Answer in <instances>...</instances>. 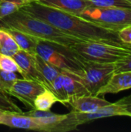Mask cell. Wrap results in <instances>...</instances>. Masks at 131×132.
Here are the masks:
<instances>
[{
  "label": "cell",
  "mask_w": 131,
  "mask_h": 132,
  "mask_svg": "<svg viewBox=\"0 0 131 132\" xmlns=\"http://www.w3.org/2000/svg\"><path fill=\"white\" fill-rule=\"evenodd\" d=\"M4 111H5V110H3V109L0 108V114H2V112Z\"/></svg>",
  "instance_id": "f1b7e54d"
},
{
  "label": "cell",
  "mask_w": 131,
  "mask_h": 132,
  "mask_svg": "<svg viewBox=\"0 0 131 132\" xmlns=\"http://www.w3.org/2000/svg\"><path fill=\"white\" fill-rule=\"evenodd\" d=\"M56 103H60V101L50 89L46 88L36 97L34 101V109L50 111L51 108Z\"/></svg>",
  "instance_id": "ac0fdd59"
},
{
  "label": "cell",
  "mask_w": 131,
  "mask_h": 132,
  "mask_svg": "<svg viewBox=\"0 0 131 132\" xmlns=\"http://www.w3.org/2000/svg\"><path fill=\"white\" fill-rule=\"evenodd\" d=\"M23 114L32 117L39 123L42 127V131L67 132L76 130L79 126L73 111L66 114H57L50 111L32 109Z\"/></svg>",
  "instance_id": "52a82bcc"
},
{
  "label": "cell",
  "mask_w": 131,
  "mask_h": 132,
  "mask_svg": "<svg viewBox=\"0 0 131 132\" xmlns=\"http://www.w3.org/2000/svg\"><path fill=\"white\" fill-rule=\"evenodd\" d=\"M0 70L21 74V70L12 56L0 53Z\"/></svg>",
  "instance_id": "cb8c5ba5"
},
{
  "label": "cell",
  "mask_w": 131,
  "mask_h": 132,
  "mask_svg": "<svg viewBox=\"0 0 131 132\" xmlns=\"http://www.w3.org/2000/svg\"><path fill=\"white\" fill-rule=\"evenodd\" d=\"M21 9L81 40L99 41L128 46V44H125L120 40L118 32L102 27L80 15L64 12L39 2L25 4Z\"/></svg>",
  "instance_id": "6da1fadb"
},
{
  "label": "cell",
  "mask_w": 131,
  "mask_h": 132,
  "mask_svg": "<svg viewBox=\"0 0 131 132\" xmlns=\"http://www.w3.org/2000/svg\"><path fill=\"white\" fill-rule=\"evenodd\" d=\"M35 55L19 49L12 57L20 68L21 75L23 78L39 81L46 87H47L44 79L36 68Z\"/></svg>",
  "instance_id": "8fae6325"
},
{
  "label": "cell",
  "mask_w": 131,
  "mask_h": 132,
  "mask_svg": "<svg viewBox=\"0 0 131 132\" xmlns=\"http://www.w3.org/2000/svg\"><path fill=\"white\" fill-rule=\"evenodd\" d=\"M115 73L131 72V52L114 63Z\"/></svg>",
  "instance_id": "484cf974"
},
{
  "label": "cell",
  "mask_w": 131,
  "mask_h": 132,
  "mask_svg": "<svg viewBox=\"0 0 131 132\" xmlns=\"http://www.w3.org/2000/svg\"><path fill=\"white\" fill-rule=\"evenodd\" d=\"M19 50L12 36L4 29L0 28V53L13 56Z\"/></svg>",
  "instance_id": "d6986e66"
},
{
  "label": "cell",
  "mask_w": 131,
  "mask_h": 132,
  "mask_svg": "<svg viewBox=\"0 0 131 132\" xmlns=\"http://www.w3.org/2000/svg\"><path fill=\"white\" fill-rule=\"evenodd\" d=\"M129 89H131V72L114 73L107 84L99 90L97 96L117 94Z\"/></svg>",
  "instance_id": "5bb4252c"
},
{
  "label": "cell",
  "mask_w": 131,
  "mask_h": 132,
  "mask_svg": "<svg viewBox=\"0 0 131 132\" xmlns=\"http://www.w3.org/2000/svg\"><path fill=\"white\" fill-rule=\"evenodd\" d=\"M35 60L38 71L44 79L47 88L50 89L53 81L60 74L62 70L44 60L38 54L35 55Z\"/></svg>",
  "instance_id": "e0dca14e"
},
{
  "label": "cell",
  "mask_w": 131,
  "mask_h": 132,
  "mask_svg": "<svg viewBox=\"0 0 131 132\" xmlns=\"http://www.w3.org/2000/svg\"><path fill=\"white\" fill-rule=\"evenodd\" d=\"M2 29L6 30L12 36L20 50H25L31 54H36V46L39 41L38 39L14 28L6 27Z\"/></svg>",
  "instance_id": "2e32d148"
},
{
  "label": "cell",
  "mask_w": 131,
  "mask_h": 132,
  "mask_svg": "<svg viewBox=\"0 0 131 132\" xmlns=\"http://www.w3.org/2000/svg\"><path fill=\"white\" fill-rule=\"evenodd\" d=\"M110 103L98 96L85 95L69 98L67 104L72 108V111H73L79 113H93Z\"/></svg>",
  "instance_id": "7c38bea8"
},
{
  "label": "cell",
  "mask_w": 131,
  "mask_h": 132,
  "mask_svg": "<svg viewBox=\"0 0 131 132\" xmlns=\"http://www.w3.org/2000/svg\"><path fill=\"white\" fill-rule=\"evenodd\" d=\"M36 54L59 70L74 74H78L84 66V60L80 59L70 46L52 42L39 40L36 46Z\"/></svg>",
  "instance_id": "277c9868"
},
{
  "label": "cell",
  "mask_w": 131,
  "mask_h": 132,
  "mask_svg": "<svg viewBox=\"0 0 131 132\" xmlns=\"http://www.w3.org/2000/svg\"><path fill=\"white\" fill-rule=\"evenodd\" d=\"M70 49L81 60L100 63H115L131 52L130 45L91 40H82L71 46Z\"/></svg>",
  "instance_id": "3957f363"
},
{
  "label": "cell",
  "mask_w": 131,
  "mask_h": 132,
  "mask_svg": "<svg viewBox=\"0 0 131 132\" xmlns=\"http://www.w3.org/2000/svg\"><path fill=\"white\" fill-rule=\"evenodd\" d=\"M24 3H25V4H29V3H31V2H39V0H22Z\"/></svg>",
  "instance_id": "83f0119b"
},
{
  "label": "cell",
  "mask_w": 131,
  "mask_h": 132,
  "mask_svg": "<svg viewBox=\"0 0 131 132\" xmlns=\"http://www.w3.org/2000/svg\"><path fill=\"white\" fill-rule=\"evenodd\" d=\"M25 3L22 0H0V19L18 11Z\"/></svg>",
  "instance_id": "ffe728a7"
},
{
  "label": "cell",
  "mask_w": 131,
  "mask_h": 132,
  "mask_svg": "<svg viewBox=\"0 0 131 132\" xmlns=\"http://www.w3.org/2000/svg\"><path fill=\"white\" fill-rule=\"evenodd\" d=\"M14 28L39 40L71 46L81 39L66 34L52 24L24 12L21 9L0 19V28Z\"/></svg>",
  "instance_id": "7a4b0ae2"
},
{
  "label": "cell",
  "mask_w": 131,
  "mask_h": 132,
  "mask_svg": "<svg viewBox=\"0 0 131 132\" xmlns=\"http://www.w3.org/2000/svg\"><path fill=\"white\" fill-rule=\"evenodd\" d=\"M37 2L76 15H80L86 7L91 5V4L86 0H39Z\"/></svg>",
  "instance_id": "4fadbf2b"
},
{
  "label": "cell",
  "mask_w": 131,
  "mask_h": 132,
  "mask_svg": "<svg viewBox=\"0 0 131 132\" xmlns=\"http://www.w3.org/2000/svg\"><path fill=\"white\" fill-rule=\"evenodd\" d=\"M61 73L68 98L91 95L76 74L64 70H62Z\"/></svg>",
  "instance_id": "9a60e30c"
},
{
  "label": "cell",
  "mask_w": 131,
  "mask_h": 132,
  "mask_svg": "<svg viewBox=\"0 0 131 132\" xmlns=\"http://www.w3.org/2000/svg\"><path fill=\"white\" fill-rule=\"evenodd\" d=\"M61 73L53 81V83L51 84L50 90L59 98V100L60 101V103L66 105V104H67L69 98L66 94V90H65V87L63 84V77H62Z\"/></svg>",
  "instance_id": "44dd1931"
},
{
  "label": "cell",
  "mask_w": 131,
  "mask_h": 132,
  "mask_svg": "<svg viewBox=\"0 0 131 132\" xmlns=\"http://www.w3.org/2000/svg\"><path fill=\"white\" fill-rule=\"evenodd\" d=\"M0 108L5 111H15L19 113H22V111L16 105L6 94L0 92Z\"/></svg>",
  "instance_id": "d4e9b609"
},
{
  "label": "cell",
  "mask_w": 131,
  "mask_h": 132,
  "mask_svg": "<svg viewBox=\"0 0 131 132\" xmlns=\"http://www.w3.org/2000/svg\"><path fill=\"white\" fill-rule=\"evenodd\" d=\"M118 36L124 43L131 46V25L119 30Z\"/></svg>",
  "instance_id": "4316f807"
},
{
  "label": "cell",
  "mask_w": 131,
  "mask_h": 132,
  "mask_svg": "<svg viewBox=\"0 0 131 132\" xmlns=\"http://www.w3.org/2000/svg\"><path fill=\"white\" fill-rule=\"evenodd\" d=\"M46 87L42 83L30 79H17L8 91V95L18 99L25 106L34 109L36 97L42 92Z\"/></svg>",
  "instance_id": "9c48e42d"
},
{
  "label": "cell",
  "mask_w": 131,
  "mask_h": 132,
  "mask_svg": "<svg viewBox=\"0 0 131 132\" xmlns=\"http://www.w3.org/2000/svg\"><path fill=\"white\" fill-rule=\"evenodd\" d=\"M99 7H120L131 9V0H86Z\"/></svg>",
  "instance_id": "603a6c76"
},
{
  "label": "cell",
  "mask_w": 131,
  "mask_h": 132,
  "mask_svg": "<svg viewBox=\"0 0 131 132\" xmlns=\"http://www.w3.org/2000/svg\"><path fill=\"white\" fill-rule=\"evenodd\" d=\"M102 27L118 32L131 25V9L89 5L80 15Z\"/></svg>",
  "instance_id": "5b68a950"
},
{
  "label": "cell",
  "mask_w": 131,
  "mask_h": 132,
  "mask_svg": "<svg viewBox=\"0 0 131 132\" xmlns=\"http://www.w3.org/2000/svg\"><path fill=\"white\" fill-rule=\"evenodd\" d=\"M18 79L15 73L0 70V92L8 95V91Z\"/></svg>",
  "instance_id": "7402d4cb"
},
{
  "label": "cell",
  "mask_w": 131,
  "mask_h": 132,
  "mask_svg": "<svg viewBox=\"0 0 131 132\" xmlns=\"http://www.w3.org/2000/svg\"><path fill=\"white\" fill-rule=\"evenodd\" d=\"M76 119L80 125L100 118L125 116L131 118V94L120 100L110 103L93 113H79L75 111Z\"/></svg>",
  "instance_id": "ba28073f"
},
{
  "label": "cell",
  "mask_w": 131,
  "mask_h": 132,
  "mask_svg": "<svg viewBox=\"0 0 131 132\" xmlns=\"http://www.w3.org/2000/svg\"><path fill=\"white\" fill-rule=\"evenodd\" d=\"M0 125L12 128L25 129L35 131H42V127L32 117L22 113L4 111L0 114Z\"/></svg>",
  "instance_id": "30bf717a"
},
{
  "label": "cell",
  "mask_w": 131,
  "mask_h": 132,
  "mask_svg": "<svg viewBox=\"0 0 131 132\" xmlns=\"http://www.w3.org/2000/svg\"><path fill=\"white\" fill-rule=\"evenodd\" d=\"M115 73L114 63H100L84 60L83 70L76 74L91 95L97 96Z\"/></svg>",
  "instance_id": "8992f818"
},
{
  "label": "cell",
  "mask_w": 131,
  "mask_h": 132,
  "mask_svg": "<svg viewBox=\"0 0 131 132\" xmlns=\"http://www.w3.org/2000/svg\"><path fill=\"white\" fill-rule=\"evenodd\" d=\"M2 94H3V93H2Z\"/></svg>",
  "instance_id": "f546056e"
}]
</instances>
